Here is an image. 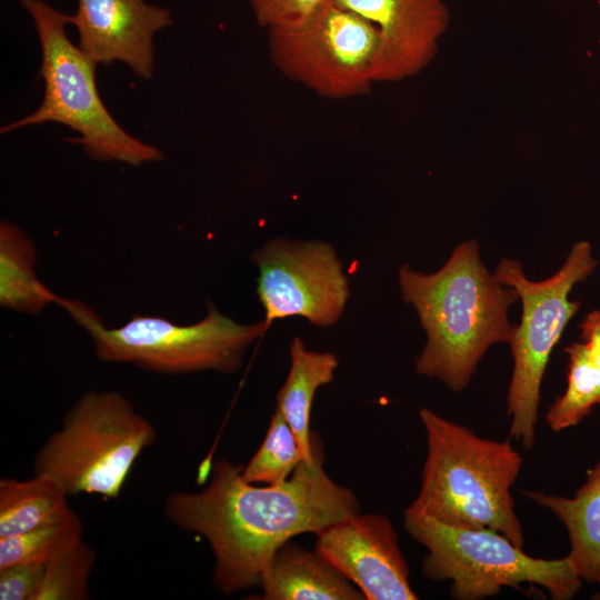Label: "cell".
Returning <instances> with one entry per match:
<instances>
[{
  "instance_id": "obj_1",
  "label": "cell",
  "mask_w": 600,
  "mask_h": 600,
  "mask_svg": "<svg viewBox=\"0 0 600 600\" xmlns=\"http://www.w3.org/2000/svg\"><path fill=\"white\" fill-rule=\"evenodd\" d=\"M313 436L314 458L302 460L280 484L257 486L242 468L216 462L200 491H176L163 504L176 527L201 536L213 557V584L224 594L260 586L276 552L302 533L318 534L359 512L354 493L323 469V451Z\"/></svg>"
},
{
  "instance_id": "obj_2",
  "label": "cell",
  "mask_w": 600,
  "mask_h": 600,
  "mask_svg": "<svg viewBox=\"0 0 600 600\" xmlns=\"http://www.w3.org/2000/svg\"><path fill=\"white\" fill-rule=\"evenodd\" d=\"M398 280L427 333L417 373L438 378L454 391L464 389L486 351L509 342L513 327L508 309L518 292L487 270L476 240L456 247L431 274L402 266Z\"/></svg>"
},
{
  "instance_id": "obj_3",
  "label": "cell",
  "mask_w": 600,
  "mask_h": 600,
  "mask_svg": "<svg viewBox=\"0 0 600 600\" xmlns=\"http://www.w3.org/2000/svg\"><path fill=\"white\" fill-rule=\"evenodd\" d=\"M428 453L418 496L406 509L459 528L496 530L523 549L510 489L522 457L509 441L474 434L428 408L419 412Z\"/></svg>"
},
{
  "instance_id": "obj_4",
  "label": "cell",
  "mask_w": 600,
  "mask_h": 600,
  "mask_svg": "<svg viewBox=\"0 0 600 600\" xmlns=\"http://www.w3.org/2000/svg\"><path fill=\"white\" fill-rule=\"evenodd\" d=\"M31 17L40 48L41 104L32 113L1 128L8 133L56 122L77 131L74 140L94 160L138 167L162 159L161 151L129 134L110 114L96 84L97 63L69 39L70 16L43 0H20Z\"/></svg>"
},
{
  "instance_id": "obj_5",
  "label": "cell",
  "mask_w": 600,
  "mask_h": 600,
  "mask_svg": "<svg viewBox=\"0 0 600 600\" xmlns=\"http://www.w3.org/2000/svg\"><path fill=\"white\" fill-rule=\"evenodd\" d=\"M156 439L153 424L121 393L87 391L37 452L33 471L56 480L69 496L118 499L133 464Z\"/></svg>"
},
{
  "instance_id": "obj_6",
  "label": "cell",
  "mask_w": 600,
  "mask_h": 600,
  "mask_svg": "<svg viewBox=\"0 0 600 600\" xmlns=\"http://www.w3.org/2000/svg\"><path fill=\"white\" fill-rule=\"evenodd\" d=\"M59 304L89 333L100 360L133 363L166 374L234 372L242 364L246 349L269 328L264 320L238 323L211 302L204 318L192 324L138 314L111 329L80 300L61 298Z\"/></svg>"
},
{
  "instance_id": "obj_7",
  "label": "cell",
  "mask_w": 600,
  "mask_h": 600,
  "mask_svg": "<svg viewBox=\"0 0 600 600\" xmlns=\"http://www.w3.org/2000/svg\"><path fill=\"white\" fill-rule=\"evenodd\" d=\"M404 528L427 550L422 572L451 582V596L478 600L521 583L544 588L554 600L573 597L581 578L568 557L547 560L523 552L500 532L459 528L404 510Z\"/></svg>"
},
{
  "instance_id": "obj_8",
  "label": "cell",
  "mask_w": 600,
  "mask_h": 600,
  "mask_svg": "<svg viewBox=\"0 0 600 600\" xmlns=\"http://www.w3.org/2000/svg\"><path fill=\"white\" fill-rule=\"evenodd\" d=\"M596 266L590 243L580 241L562 267L542 281L528 279L516 260L503 258L496 268L497 280L513 288L522 302L521 321L509 340L513 371L507 412L511 418L510 436L527 449L534 443L540 387L550 353L580 307L579 301L569 299V293Z\"/></svg>"
},
{
  "instance_id": "obj_9",
  "label": "cell",
  "mask_w": 600,
  "mask_h": 600,
  "mask_svg": "<svg viewBox=\"0 0 600 600\" xmlns=\"http://www.w3.org/2000/svg\"><path fill=\"white\" fill-rule=\"evenodd\" d=\"M268 47L284 76L319 96L352 98L374 83L378 29L334 1L300 26L268 30Z\"/></svg>"
},
{
  "instance_id": "obj_10",
  "label": "cell",
  "mask_w": 600,
  "mask_h": 600,
  "mask_svg": "<svg viewBox=\"0 0 600 600\" xmlns=\"http://www.w3.org/2000/svg\"><path fill=\"white\" fill-rule=\"evenodd\" d=\"M259 269L257 294L270 326L278 319L301 317L330 327L342 316L349 281L336 249L321 240L276 238L254 250Z\"/></svg>"
},
{
  "instance_id": "obj_11",
  "label": "cell",
  "mask_w": 600,
  "mask_h": 600,
  "mask_svg": "<svg viewBox=\"0 0 600 600\" xmlns=\"http://www.w3.org/2000/svg\"><path fill=\"white\" fill-rule=\"evenodd\" d=\"M316 551L368 600H416L409 567L391 521L382 514L342 519L317 534Z\"/></svg>"
},
{
  "instance_id": "obj_12",
  "label": "cell",
  "mask_w": 600,
  "mask_h": 600,
  "mask_svg": "<svg viewBox=\"0 0 600 600\" xmlns=\"http://www.w3.org/2000/svg\"><path fill=\"white\" fill-rule=\"evenodd\" d=\"M333 1L377 27L374 82H393L419 73L434 58L450 22L443 0Z\"/></svg>"
},
{
  "instance_id": "obj_13",
  "label": "cell",
  "mask_w": 600,
  "mask_h": 600,
  "mask_svg": "<svg viewBox=\"0 0 600 600\" xmlns=\"http://www.w3.org/2000/svg\"><path fill=\"white\" fill-rule=\"evenodd\" d=\"M70 24L79 34V47L97 64L116 61L138 77L153 73V37L172 24L171 13L144 0H78Z\"/></svg>"
},
{
  "instance_id": "obj_14",
  "label": "cell",
  "mask_w": 600,
  "mask_h": 600,
  "mask_svg": "<svg viewBox=\"0 0 600 600\" xmlns=\"http://www.w3.org/2000/svg\"><path fill=\"white\" fill-rule=\"evenodd\" d=\"M260 587L263 600H363V593L316 550L284 543Z\"/></svg>"
},
{
  "instance_id": "obj_15",
  "label": "cell",
  "mask_w": 600,
  "mask_h": 600,
  "mask_svg": "<svg viewBox=\"0 0 600 600\" xmlns=\"http://www.w3.org/2000/svg\"><path fill=\"white\" fill-rule=\"evenodd\" d=\"M524 494L564 524L571 546L568 558L580 578L600 583V459L571 498L539 491Z\"/></svg>"
},
{
  "instance_id": "obj_16",
  "label": "cell",
  "mask_w": 600,
  "mask_h": 600,
  "mask_svg": "<svg viewBox=\"0 0 600 600\" xmlns=\"http://www.w3.org/2000/svg\"><path fill=\"white\" fill-rule=\"evenodd\" d=\"M338 359L330 352L308 350L296 337L290 344V369L277 394V407L291 427L306 460L314 458L310 413L317 390L334 379Z\"/></svg>"
},
{
  "instance_id": "obj_17",
  "label": "cell",
  "mask_w": 600,
  "mask_h": 600,
  "mask_svg": "<svg viewBox=\"0 0 600 600\" xmlns=\"http://www.w3.org/2000/svg\"><path fill=\"white\" fill-rule=\"evenodd\" d=\"M37 252L31 239L17 224L0 223V304L29 314L40 313L62 297L43 284L36 274Z\"/></svg>"
},
{
  "instance_id": "obj_18",
  "label": "cell",
  "mask_w": 600,
  "mask_h": 600,
  "mask_svg": "<svg viewBox=\"0 0 600 600\" xmlns=\"http://www.w3.org/2000/svg\"><path fill=\"white\" fill-rule=\"evenodd\" d=\"M69 494L52 478L33 474L28 479L0 480V538L20 534L68 518L76 512Z\"/></svg>"
},
{
  "instance_id": "obj_19",
  "label": "cell",
  "mask_w": 600,
  "mask_h": 600,
  "mask_svg": "<svg viewBox=\"0 0 600 600\" xmlns=\"http://www.w3.org/2000/svg\"><path fill=\"white\" fill-rule=\"evenodd\" d=\"M564 351L569 356L568 387L546 413V422L554 431L576 426L600 403V369L586 344L572 343Z\"/></svg>"
},
{
  "instance_id": "obj_20",
  "label": "cell",
  "mask_w": 600,
  "mask_h": 600,
  "mask_svg": "<svg viewBox=\"0 0 600 600\" xmlns=\"http://www.w3.org/2000/svg\"><path fill=\"white\" fill-rule=\"evenodd\" d=\"M83 526L73 512L68 518L27 532L0 538V569L20 563H44L83 540Z\"/></svg>"
},
{
  "instance_id": "obj_21",
  "label": "cell",
  "mask_w": 600,
  "mask_h": 600,
  "mask_svg": "<svg viewBox=\"0 0 600 600\" xmlns=\"http://www.w3.org/2000/svg\"><path fill=\"white\" fill-rule=\"evenodd\" d=\"M306 460L298 440L283 416L274 410L266 437L242 468V477L252 483L280 484Z\"/></svg>"
},
{
  "instance_id": "obj_22",
  "label": "cell",
  "mask_w": 600,
  "mask_h": 600,
  "mask_svg": "<svg viewBox=\"0 0 600 600\" xmlns=\"http://www.w3.org/2000/svg\"><path fill=\"white\" fill-rule=\"evenodd\" d=\"M94 563V550L81 540L47 564L36 600L90 599L89 579Z\"/></svg>"
},
{
  "instance_id": "obj_23",
  "label": "cell",
  "mask_w": 600,
  "mask_h": 600,
  "mask_svg": "<svg viewBox=\"0 0 600 600\" xmlns=\"http://www.w3.org/2000/svg\"><path fill=\"white\" fill-rule=\"evenodd\" d=\"M257 22L270 29L297 27L333 0H247Z\"/></svg>"
},
{
  "instance_id": "obj_24",
  "label": "cell",
  "mask_w": 600,
  "mask_h": 600,
  "mask_svg": "<svg viewBox=\"0 0 600 600\" xmlns=\"http://www.w3.org/2000/svg\"><path fill=\"white\" fill-rule=\"evenodd\" d=\"M47 564L20 563L0 569V600H36Z\"/></svg>"
},
{
  "instance_id": "obj_25",
  "label": "cell",
  "mask_w": 600,
  "mask_h": 600,
  "mask_svg": "<svg viewBox=\"0 0 600 600\" xmlns=\"http://www.w3.org/2000/svg\"><path fill=\"white\" fill-rule=\"evenodd\" d=\"M580 329L589 357L600 369V310L588 313Z\"/></svg>"
},
{
  "instance_id": "obj_26",
  "label": "cell",
  "mask_w": 600,
  "mask_h": 600,
  "mask_svg": "<svg viewBox=\"0 0 600 600\" xmlns=\"http://www.w3.org/2000/svg\"><path fill=\"white\" fill-rule=\"evenodd\" d=\"M593 599L600 600V592L596 593V594L593 596Z\"/></svg>"
}]
</instances>
